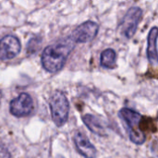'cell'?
I'll use <instances>...</instances> for the list:
<instances>
[{
	"label": "cell",
	"mask_w": 158,
	"mask_h": 158,
	"mask_svg": "<svg viewBox=\"0 0 158 158\" xmlns=\"http://www.w3.org/2000/svg\"><path fill=\"white\" fill-rule=\"evenodd\" d=\"M75 44L76 43L69 37L47 46L42 54V65L44 69L51 73L59 71L64 67L69 54L74 49Z\"/></svg>",
	"instance_id": "obj_1"
},
{
	"label": "cell",
	"mask_w": 158,
	"mask_h": 158,
	"mask_svg": "<svg viewBox=\"0 0 158 158\" xmlns=\"http://www.w3.org/2000/svg\"><path fill=\"white\" fill-rule=\"evenodd\" d=\"M118 117L120 119L123 120L128 129L131 142L137 145L143 144L146 141V137L140 129L142 115L135 110L123 107L118 111Z\"/></svg>",
	"instance_id": "obj_2"
},
{
	"label": "cell",
	"mask_w": 158,
	"mask_h": 158,
	"mask_svg": "<svg viewBox=\"0 0 158 158\" xmlns=\"http://www.w3.org/2000/svg\"><path fill=\"white\" fill-rule=\"evenodd\" d=\"M49 106L53 122L57 127L64 126L69 119V103L64 93L56 91L50 97Z\"/></svg>",
	"instance_id": "obj_3"
},
{
	"label": "cell",
	"mask_w": 158,
	"mask_h": 158,
	"mask_svg": "<svg viewBox=\"0 0 158 158\" xmlns=\"http://www.w3.org/2000/svg\"><path fill=\"white\" fill-rule=\"evenodd\" d=\"M142 17L143 10L138 6H132L128 10L121 21V30L126 38L131 39L133 37Z\"/></svg>",
	"instance_id": "obj_4"
},
{
	"label": "cell",
	"mask_w": 158,
	"mask_h": 158,
	"mask_svg": "<svg viewBox=\"0 0 158 158\" xmlns=\"http://www.w3.org/2000/svg\"><path fill=\"white\" fill-rule=\"evenodd\" d=\"M99 31V26L97 23L88 20L81 25H79L72 32L70 38L79 44L88 43L94 39Z\"/></svg>",
	"instance_id": "obj_5"
},
{
	"label": "cell",
	"mask_w": 158,
	"mask_h": 158,
	"mask_svg": "<svg viewBox=\"0 0 158 158\" xmlns=\"http://www.w3.org/2000/svg\"><path fill=\"white\" fill-rule=\"evenodd\" d=\"M33 108V101L31 95L26 93H22L10 102L9 110L13 116L20 118L31 114Z\"/></svg>",
	"instance_id": "obj_6"
},
{
	"label": "cell",
	"mask_w": 158,
	"mask_h": 158,
	"mask_svg": "<svg viewBox=\"0 0 158 158\" xmlns=\"http://www.w3.org/2000/svg\"><path fill=\"white\" fill-rule=\"evenodd\" d=\"M20 43L13 35H6L0 39V59H11L20 52Z\"/></svg>",
	"instance_id": "obj_7"
},
{
	"label": "cell",
	"mask_w": 158,
	"mask_h": 158,
	"mask_svg": "<svg viewBox=\"0 0 158 158\" xmlns=\"http://www.w3.org/2000/svg\"><path fill=\"white\" fill-rule=\"evenodd\" d=\"M73 141L78 153L84 158H95L97 156L95 146L90 142L84 133L77 131L73 137Z\"/></svg>",
	"instance_id": "obj_8"
},
{
	"label": "cell",
	"mask_w": 158,
	"mask_h": 158,
	"mask_svg": "<svg viewBox=\"0 0 158 158\" xmlns=\"http://www.w3.org/2000/svg\"><path fill=\"white\" fill-rule=\"evenodd\" d=\"M82 121L84 125L94 134L99 136H106V124L101 118L94 115L87 114L82 117Z\"/></svg>",
	"instance_id": "obj_9"
},
{
	"label": "cell",
	"mask_w": 158,
	"mask_h": 158,
	"mask_svg": "<svg viewBox=\"0 0 158 158\" xmlns=\"http://www.w3.org/2000/svg\"><path fill=\"white\" fill-rule=\"evenodd\" d=\"M157 38L158 28L153 27L148 34V45H147V57L152 65L158 64V51H157Z\"/></svg>",
	"instance_id": "obj_10"
},
{
	"label": "cell",
	"mask_w": 158,
	"mask_h": 158,
	"mask_svg": "<svg viewBox=\"0 0 158 158\" xmlns=\"http://www.w3.org/2000/svg\"><path fill=\"white\" fill-rule=\"evenodd\" d=\"M100 64L106 69H114L117 67V54L115 50L108 48L102 52L100 57Z\"/></svg>",
	"instance_id": "obj_11"
},
{
	"label": "cell",
	"mask_w": 158,
	"mask_h": 158,
	"mask_svg": "<svg viewBox=\"0 0 158 158\" xmlns=\"http://www.w3.org/2000/svg\"><path fill=\"white\" fill-rule=\"evenodd\" d=\"M0 158H12L7 149L4 146H0Z\"/></svg>",
	"instance_id": "obj_12"
},
{
	"label": "cell",
	"mask_w": 158,
	"mask_h": 158,
	"mask_svg": "<svg viewBox=\"0 0 158 158\" xmlns=\"http://www.w3.org/2000/svg\"><path fill=\"white\" fill-rule=\"evenodd\" d=\"M56 158H65V157H63V156H58Z\"/></svg>",
	"instance_id": "obj_13"
}]
</instances>
